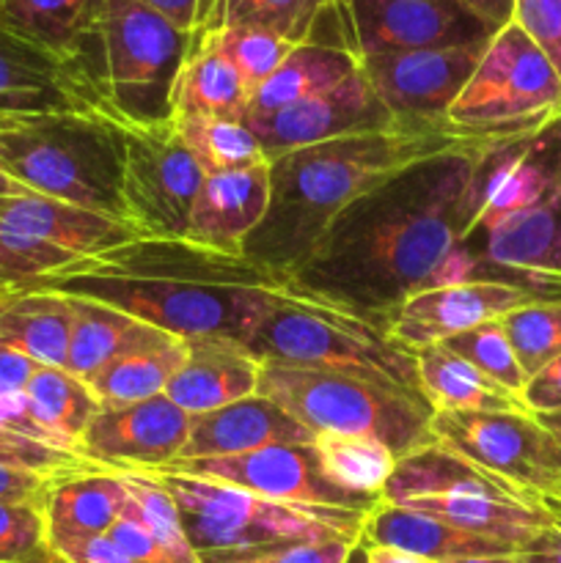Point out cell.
I'll use <instances>...</instances> for the list:
<instances>
[{
	"label": "cell",
	"instance_id": "6da1fadb",
	"mask_svg": "<svg viewBox=\"0 0 561 563\" xmlns=\"http://www.w3.org/2000/svg\"><path fill=\"white\" fill-rule=\"evenodd\" d=\"M522 141H487L402 170L333 220L292 273L302 289L388 317L407 297L479 275L471 242L490 154Z\"/></svg>",
	"mask_w": 561,
	"mask_h": 563
},
{
	"label": "cell",
	"instance_id": "7a4b0ae2",
	"mask_svg": "<svg viewBox=\"0 0 561 563\" xmlns=\"http://www.w3.org/2000/svg\"><path fill=\"white\" fill-rule=\"evenodd\" d=\"M289 284L292 275L185 236H138L75 258L36 289L99 300L182 341L245 344L264 302Z\"/></svg>",
	"mask_w": 561,
	"mask_h": 563
},
{
	"label": "cell",
	"instance_id": "3957f363",
	"mask_svg": "<svg viewBox=\"0 0 561 563\" xmlns=\"http://www.w3.org/2000/svg\"><path fill=\"white\" fill-rule=\"evenodd\" d=\"M487 141L520 137L484 135L454 124L396 121L388 130L336 137L270 159V209L245 242V256L292 275L352 203L372 196L413 165Z\"/></svg>",
	"mask_w": 561,
	"mask_h": 563
},
{
	"label": "cell",
	"instance_id": "277c9868",
	"mask_svg": "<svg viewBox=\"0 0 561 563\" xmlns=\"http://www.w3.org/2000/svg\"><path fill=\"white\" fill-rule=\"evenodd\" d=\"M245 346L262 361L366 374L418 394L416 352L391 335L388 317L341 306L295 280L264 302Z\"/></svg>",
	"mask_w": 561,
	"mask_h": 563
},
{
	"label": "cell",
	"instance_id": "5b68a950",
	"mask_svg": "<svg viewBox=\"0 0 561 563\" xmlns=\"http://www.w3.org/2000/svg\"><path fill=\"white\" fill-rule=\"evenodd\" d=\"M179 31L135 0H102L97 22L69 64L102 115L163 124L170 121V88L190 49Z\"/></svg>",
	"mask_w": 561,
	"mask_h": 563
},
{
	"label": "cell",
	"instance_id": "8992f818",
	"mask_svg": "<svg viewBox=\"0 0 561 563\" xmlns=\"http://www.w3.org/2000/svg\"><path fill=\"white\" fill-rule=\"evenodd\" d=\"M0 168L38 196L127 220L110 115L69 110L0 119Z\"/></svg>",
	"mask_w": 561,
	"mask_h": 563
},
{
	"label": "cell",
	"instance_id": "52a82bcc",
	"mask_svg": "<svg viewBox=\"0 0 561 563\" xmlns=\"http://www.w3.org/2000/svg\"><path fill=\"white\" fill-rule=\"evenodd\" d=\"M258 396L317 434H358L407 456L435 443L432 410L421 394L396 388L366 374L262 361Z\"/></svg>",
	"mask_w": 561,
	"mask_h": 563
},
{
	"label": "cell",
	"instance_id": "ba28073f",
	"mask_svg": "<svg viewBox=\"0 0 561 563\" xmlns=\"http://www.w3.org/2000/svg\"><path fill=\"white\" fill-rule=\"evenodd\" d=\"M179 504L198 559L302 542H361L369 511L289 504L170 471H148Z\"/></svg>",
	"mask_w": 561,
	"mask_h": 563
},
{
	"label": "cell",
	"instance_id": "9c48e42d",
	"mask_svg": "<svg viewBox=\"0 0 561 563\" xmlns=\"http://www.w3.org/2000/svg\"><path fill=\"white\" fill-rule=\"evenodd\" d=\"M383 500L424 511L462 531L495 539L526 553L553 517L482 467L471 465L446 445L432 443L402 456L385 484Z\"/></svg>",
	"mask_w": 561,
	"mask_h": 563
},
{
	"label": "cell",
	"instance_id": "30bf717a",
	"mask_svg": "<svg viewBox=\"0 0 561 563\" xmlns=\"http://www.w3.org/2000/svg\"><path fill=\"white\" fill-rule=\"evenodd\" d=\"M561 115V77L542 49L509 22L484 47L449 124L484 135L534 141Z\"/></svg>",
	"mask_w": 561,
	"mask_h": 563
},
{
	"label": "cell",
	"instance_id": "8fae6325",
	"mask_svg": "<svg viewBox=\"0 0 561 563\" xmlns=\"http://www.w3.org/2000/svg\"><path fill=\"white\" fill-rule=\"evenodd\" d=\"M435 443L501 478L561 522V449L531 412H432Z\"/></svg>",
	"mask_w": 561,
	"mask_h": 563
},
{
	"label": "cell",
	"instance_id": "7c38bea8",
	"mask_svg": "<svg viewBox=\"0 0 561 563\" xmlns=\"http://www.w3.org/2000/svg\"><path fill=\"white\" fill-rule=\"evenodd\" d=\"M113 119V115H110ZM121 143V201L141 236H185L204 174L174 124L113 119Z\"/></svg>",
	"mask_w": 561,
	"mask_h": 563
},
{
	"label": "cell",
	"instance_id": "4fadbf2b",
	"mask_svg": "<svg viewBox=\"0 0 561 563\" xmlns=\"http://www.w3.org/2000/svg\"><path fill=\"white\" fill-rule=\"evenodd\" d=\"M487 42L462 47L380 53L361 60V71L383 108L399 124H449V110L471 80Z\"/></svg>",
	"mask_w": 561,
	"mask_h": 563
},
{
	"label": "cell",
	"instance_id": "5bb4252c",
	"mask_svg": "<svg viewBox=\"0 0 561 563\" xmlns=\"http://www.w3.org/2000/svg\"><path fill=\"white\" fill-rule=\"evenodd\" d=\"M336 9L358 60L405 49L462 47L495 36L460 0H350Z\"/></svg>",
	"mask_w": 561,
	"mask_h": 563
},
{
	"label": "cell",
	"instance_id": "9a60e30c",
	"mask_svg": "<svg viewBox=\"0 0 561 563\" xmlns=\"http://www.w3.org/2000/svg\"><path fill=\"white\" fill-rule=\"evenodd\" d=\"M248 130L256 135L264 157L275 159L297 148L319 146L336 137L361 135L394 126V115L383 108L363 71L346 77L322 93L273 110V113H245Z\"/></svg>",
	"mask_w": 561,
	"mask_h": 563
},
{
	"label": "cell",
	"instance_id": "2e32d148",
	"mask_svg": "<svg viewBox=\"0 0 561 563\" xmlns=\"http://www.w3.org/2000/svg\"><path fill=\"white\" fill-rule=\"evenodd\" d=\"M163 471L209 478V482L248 489V493H256L262 498L289 500V504L372 511L383 500H361L336 489L324 478V473L319 471L314 445H267V449H256L237 456L176 462V465L163 467Z\"/></svg>",
	"mask_w": 561,
	"mask_h": 563
},
{
	"label": "cell",
	"instance_id": "e0dca14e",
	"mask_svg": "<svg viewBox=\"0 0 561 563\" xmlns=\"http://www.w3.org/2000/svg\"><path fill=\"white\" fill-rule=\"evenodd\" d=\"M190 434V416L168 396L135 405L102 407L82 432L77 456L102 471H163L179 460Z\"/></svg>",
	"mask_w": 561,
	"mask_h": 563
},
{
	"label": "cell",
	"instance_id": "ac0fdd59",
	"mask_svg": "<svg viewBox=\"0 0 561 563\" xmlns=\"http://www.w3.org/2000/svg\"><path fill=\"white\" fill-rule=\"evenodd\" d=\"M537 300L522 286L498 278H471L465 284L438 286L407 297L388 313V330L410 352L446 344L454 335L498 322L515 308Z\"/></svg>",
	"mask_w": 561,
	"mask_h": 563
},
{
	"label": "cell",
	"instance_id": "d6986e66",
	"mask_svg": "<svg viewBox=\"0 0 561 563\" xmlns=\"http://www.w3.org/2000/svg\"><path fill=\"white\" fill-rule=\"evenodd\" d=\"M476 234L484 236L479 267L501 273V280L522 286L537 297H561V190L531 207L512 212Z\"/></svg>",
	"mask_w": 561,
	"mask_h": 563
},
{
	"label": "cell",
	"instance_id": "ffe728a7",
	"mask_svg": "<svg viewBox=\"0 0 561 563\" xmlns=\"http://www.w3.org/2000/svg\"><path fill=\"white\" fill-rule=\"evenodd\" d=\"M69 110L97 113L69 58L0 31V119Z\"/></svg>",
	"mask_w": 561,
	"mask_h": 563
},
{
	"label": "cell",
	"instance_id": "44dd1931",
	"mask_svg": "<svg viewBox=\"0 0 561 563\" xmlns=\"http://www.w3.org/2000/svg\"><path fill=\"white\" fill-rule=\"evenodd\" d=\"M267 209L270 163L207 174L193 203L185 240L209 251L245 256V242L262 225Z\"/></svg>",
	"mask_w": 561,
	"mask_h": 563
},
{
	"label": "cell",
	"instance_id": "7402d4cb",
	"mask_svg": "<svg viewBox=\"0 0 561 563\" xmlns=\"http://www.w3.org/2000/svg\"><path fill=\"white\" fill-rule=\"evenodd\" d=\"M262 357L231 339L187 341L185 361L170 377L168 396L190 418L237 405L258 394Z\"/></svg>",
	"mask_w": 561,
	"mask_h": 563
},
{
	"label": "cell",
	"instance_id": "603a6c76",
	"mask_svg": "<svg viewBox=\"0 0 561 563\" xmlns=\"http://www.w3.org/2000/svg\"><path fill=\"white\" fill-rule=\"evenodd\" d=\"M314 434L286 416L275 401L251 396L237 405L220 407L207 416L190 418V434L176 462L237 456L267 445H311ZM170 462V465H176Z\"/></svg>",
	"mask_w": 561,
	"mask_h": 563
},
{
	"label": "cell",
	"instance_id": "cb8c5ba5",
	"mask_svg": "<svg viewBox=\"0 0 561 563\" xmlns=\"http://www.w3.org/2000/svg\"><path fill=\"white\" fill-rule=\"evenodd\" d=\"M361 69V60L344 38L339 11L330 9L308 42L297 44L284 64L253 91L248 113H273L339 86Z\"/></svg>",
	"mask_w": 561,
	"mask_h": 563
},
{
	"label": "cell",
	"instance_id": "d4e9b609",
	"mask_svg": "<svg viewBox=\"0 0 561 563\" xmlns=\"http://www.w3.org/2000/svg\"><path fill=\"white\" fill-rule=\"evenodd\" d=\"M0 223L38 236L44 242H53L75 258L94 256V253L110 251V247L141 236V231L130 220L91 212V209L38 196V192H28V196H16L0 203Z\"/></svg>",
	"mask_w": 561,
	"mask_h": 563
},
{
	"label": "cell",
	"instance_id": "484cf974",
	"mask_svg": "<svg viewBox=\"0 0 561 563\" xmlns=\"http://www.w3.org/2000/svg\"><path fill=\"white\" fill-rule=\"evenodd\" d=\"M127 498L130 495L113 471L88 465L80 471L55 473L38 498L47 542L108 533L127 506Z\"/></svg>",
	"mask_w": 561,
	"mask_h": 563
},
{
	"label": "cell",
	"instance_id": "4316f807",
	"mask_svg": "<svg viewBox=\"0 0 561 563\" xmlns=\"http://www.w3.org/2000/svg\"><path fill=\"white\" fill-rule=\"evenodd\" d=\"M363 539L383 548H396L402 553L418 555L429 563H446L473 555H515L520 550L509 548L495 539L462 531L424 511L405 509V506L380 500L366 517Z\"/></svg>",
	"mask_w": 561,
	"mask_h": 563
},
{
	"label": "cell",
	"instance_id": "83f0119b",
	"mask_svg": "<svg viewBox=\"0 0 561 563\" xmlns=\"http://www.w3.org/2000/svg\"><path fill=\"white\" fill-rule=\"evenodd\" d=\"M69 297V295H66ZM72 302V330L69 350H66V372L88 383L97 372H102L110 361L127 355L141 346L157 344L170 333L141 322L130 313L113 306H105L88 297H69Z\"/></svg>",
	"mask_w": 561,
	"mask_h": 563
},
{
	"label": "cell",
	"instance_id": "f1b7e54d",
	"mask_svg": "<svg viewBox=\"0 0 561 563\" xmlns=\"http://www.w3.org/2000/svg\"><path fill=\"white\" fill-rule=\"evenodd\" d=\"M251 97V86L242 80L234 64L220 53L212 36L207 31L193 33L185 64L170 88V119L187 113L245 119Z\"/></svg>",
	"mask_w": 561,
	"mask_h": 563
},
{
	"label": "cell",
	"instance_id": "f546056e",
	"mask_svg": "<svg viewBox=\"0 0 561 563\" xmlns=\"http://www.w3.org/2000/svg\"><path fill=\"white\" fill-rule=\"evenodd\" d=\"M416 372L418 394L432 412H528L520 396L484 377L446 344L418 350Z\"/></svg>",
	"mask_w": 561,
	"mask_h": 563
},
{
	"label": "cell",
	"instance_id": "4dcf8cb0",
	"mask_svg": "<svg viewBox=\"0 0 561 563\" xmlns=\"http://www.w3.org/2000/svg\"><path fill=\"white\" fill-rule=\"evenodd\" d=\"M72 302L47 289L0 291V341L20 350L38 366H66Z\"/></svg>",
	"mask_w": 561,
	"mask_h": 563
},
{
	"label": "cell",
	"instance_id": "1f68e13d",
	"mask_svg": "<svg viewBox=\"0 0 561 563\" xmlns=\"http://www.w3.org/2000/svg\"><path fill=\"white\" fill-rule=\"evenodd\" d=\"M102 0H0V31L72 58L97 22Z\"/></svg>",
	"mask_w": 561,
	"mask_h": 563
},
{
	"label": "cell",
	"instance_id": "d6a6232c",
	"mask_svg": "<svg viewBox=\"0 0 561 563\" xmlns=\"http://www.w3.org/2000/svg\"><path fill=\"white\" fill-rule=\"evenodd\" d=\"M185 352L187 341L168 335L157 344L141 346V350L116 357L102 372L94 374L86 385L102 407H121L154 399V396L165 394L170 377L179 372L182 361H185Z\"/></svg>",
	"mask_w": 561,
	"mask_h": 563
},
{
	"label": "cell",
	"instance_id": "836d02e7",
	"mask_svg": "<svg viewBox=\"0 0 561 563\" xmlns=\"http://www.w3.org/2000/svg\"><path fill=\"white\" fill-rule=\"evenodd\" d=\"M22 396H25L38 427L61 449L72 451V454H77V443H80L82 432L94 421V416L102 410L91 388L66 368L38 366Z\"/></svg>",
	"mask_w": 561,
	"mask_h": 563
},
{
	"label": "cell",
	"instance_id": "e575fe53",
	"mask_svg": "<svg viewBox=\"0 0 561 563\" xmlns=\"http://www.w3.org/2000/svg\"><path fill=\"white\" fill-rule=\"evenodd\" d=\"M319 471L341 493L361 500L383 498L385 484L394 476L399 456L385 443L358 434H317L314 438Z\"/></svg>",
	"mask_w": 561,
	"mask_h": 563
},
{
	"label": "cell",
	"instance_id": "d590c367",
	"mask_svg": "<svg viewBox=\"0 0 561 563\" xmlns=\"http://www.w3.org/2000/svg\"><path fill=\"white\" fill-rule=\"evenodd\" d=\"M170 124H174L176 135L185 143L187 152L201 165L204 174H220V170L267 163L256 135L248 130L245 119L187 113L174 115Z\"/></svg>",
	"mask_w": 561,
	"mask_h": 563
},
{
	"label": "cell",
	"instance_id": "8d00e7d4",
	"mask_svg": "<svg viewBox=\"0 0 561 563\" xmlns=\"http://www.w3.org/2000/svg\"><path fill=\"white\" fill-rule=\"evenodd\" d=\"M333 0H220L209 27H258L292 44L314 36Z\"/></svg>",
	"mask_w": 561,
	"mask_h": 563
},
{
	"label": "cell",
	"instance_id": "74e56055",
	"mask_svg": "<svg viewBox=\"0 0 561 563\" xmlns=\"http://www.w3.org/2000/svg\"><path fill=\"white\" fill-rule=\"evenodd\" d=\"M498 322L526 379L561 357V297H537Z\"/></svg>",
	"mask_w": 561,
	"mask_h": 563
},
{
	"label": "cell",
	"instance_id": "f35d334b",
	"mask_svg": "<svg viewBox=\"0 0 561 563\" xmlns=\"http://www.w3.org/2000/svg\"><path fill=\"white\" fill-rule=\"evenodd\" d=\"M116 476L124 484L127 495H130L132 506L141 515L143 526L148 528L154 539H157L160 548L165 550L174 563H201L198 553L193 550L190 539H187L185 522H182L179 504L174 500V495L152 476V473L141 471H113Z\"/></svg>",
	"mask_w": 561,
	"mask_h": 563
},
{
	"label": "cell",
	"instance_id": "ab89813d",
	"mask_svg": "<svg viewBox=\"0 0 561 563\" xmlns=\"http://www.w3.org/2000/svg\"><path fill=\"white\" fill-rule=\"evenodd\" d=\"M72 262L75 256L64 247L0 223V291L36 289Z\"/></svg>",
	"mask_w": 561,
	"mask_h": 563
},
{
	"label": "cell",
	"instance_id": "60d3db41",
	"mask_svg": "<svg viewBox=\"0 0 561 563\" xmlns=\"http://www.w3.org/2000/svg\"><path fill=\"white\" fill-rule=\"evenodd\" d=\"M204 31L212 36L220 53L234 64L251 91H256L297 47V44L286 42L275 33L258 31V27H204Z\"/></svg>",
	"mask_w": 561,
	"mask_h": 563
},
{
	"label": "cell",
	"instance_id": "b9f144b4",
	"mask_svg": "<svg viewBox=\"0 0 561 563\" xmlns=\"http://www.w3.org/2000/svg\"><path fill=\"white\" fill-rule=\"evenodd\" d=\"M451 352L465 357L473 368L498 383L509 394L520 396L522 385H526V374H522L520 363H517L515 352H512L509 339H506L501 322H487L482 328H473L468 333L454 335L446 341Z\"/></svg>",
	"mask_w": 561,
	"mask_h": 563
},
{
	"label": "cell",
	"instance_id": "7bdbcfd3",
	"mask_svg": "<svg viewBox=\"0 0 561 563\" xmlns=\"http://www.w3.org/2000/svg\"><path fill=\"white\" fill-rule=\"evenodd\" d=\"M47 548L38 500H0V563H22Z\"/></svg>",
	"mask_w": 561,
	"mask_h": 563
},
{
	"label": "cell",
	"instance_id": "ee69618b",
	"mask_svg": "<svg viewBox=\"0 0 561 563\" xmlns=\"http://www.w3.org/2000/svg\"><path fill=\"white\" fill-rule=\"evenodd\" d=\"M0 465L55 476V473L80 471V467H88L91 462L80 460V456L69 454V451L50 449V445L33 443V440H25L20 434H11L6 429H0Z\"/></svg>",
	"mask_w": 561,
	"mask_h": 563
},
{
	"label": "cell",
	"instance_id": "f6af8a7d",
	"mask_svg": "<svg viewBox=\"0 0 561 563\" xmlns=\"http://www.w3.org/2000/svg\"><path fill=\"white\" fill-rule=\"evenodd\" d=\"M358 542H302L251 550L234 555H207L201 563H344Z\"/></svg>",
	"mask_w": 561,
	"mask_h": 563
},
{
	"label": "cell",
	"instance_id": "bcb514c9",
	"mask_svg": "<svg viewBox=\"0 0 561 563\" xmlns=\"http://www.w3.org/2000/svg\"><path fill=\"white\" fill-rule=\"evenodd\" d=\"M512 22L522 27L561 77V0H515Z\"/></svg>",
	"mask_w": 561,
	"mask_h": 563
},
{
	"label": "cell",
	"instance_id": "7dc6e473",
	"mask_svg": "<svg viewBox=\"0 0 561 563\" xmlns=\"http://www.w3.org/2000/svg\"><path fill=\"white\" fill-rule=\"evenodd\" d=\"M108 537L124 550L135 563H174L165 555V550L160 548L157 539L148 533V528L143 526L141 515L132 506V500L127 498V506L121 509V515L116 517V522L110 526Z\"/></svg>",
	"mask_w": 561,
	"mask_h": 563
},
{
	"label": "cell",
	"instance_id": "c3c4849f",
	"mask_svg": "<svg viewBox=\"0 0 561 563\" xmlns=\"http://www.w3.org/2000/svg\"><path fill=\"white\" fill-rule=\"evenodd\" d=\"M47 548L69 563H135L108 533L53 539V542H47Z\"/></svg>",
	"mask_w": 561,
	"mask_h": 563
},
{
	"label": "cell",
	"instance_id": "681fc988",
	"mask_svg": "<svg viewBox=\"0 0 561 563\" xmlns=\"http://www.w3.org/2000/svg\"><path fill=\"white\" fill-rule=\"evenodd\" d=\"M185 33H198L215 22L220 0H135Z\"/></svg>",
	"mask_w": 561,
	"mask_h": 563
},
{
	"label": "cell",
	"instance_id": "f907efd6",
	"mask_svg": "<svg viewBox=\"0 0 561 563\" xmlns=\"http://www.w3.org/2000/svg\"><path fill=\"white\" fill-rule=\"evenodd\" d=\"M520 399L531 416L561 410V357L526 379Z\"/></svg>",
	"mask_w": 561,
	"mask_h": 563
},
{
	"label": "cell",
	"instance_id": "816d5d0a",
	"mask_svg": "<svg viewBox=\"0 0 561 563\" xmlns=\"http://www.w3.org/2000/svg\"><path fill=\"white\" fill-rule=\"evenodd\" d=\"M38 363L0 341V394H25Z\"/></svg>",
	"mask_w": 561,
	"mask_h": 563
},
{
	"label": "cell",
	"instance_id": "f5cc1de1",
	"mask_svg": "<svg viewBox=\"0 0 561 563\" xmlns=\"http://www.w3.org/2000/svg\"><path fill=\"white\" fill-rule=\"evenodd\" d=\"M53 476L0 465V500H38Z\"/></svg>",
	"mask_w": 561,
	"mask_h": 563
},
{
	"label": "cell",
	"instance_id": "db71d44e",
	"mask_svg": "<svg viewBox=\"0 0 561 563\" xmlns=\"http://www.w3.org/2000/svg\"><path fill=\"white\" fill-rule=\"evenodd\" d=\"M460 3L495 33L515 20V0H460Z\"/></svg>",
	"mask_w": 561,
	"mask_h": 563
},
{
	"label": "cell",
	"instance_id": "11a10c76",
	"mask_svg": "<svg viewBox=\"0 0 561 563\" xmlns=\"http://www.w3.org/2000/svg\"><path fill=\"white\" fill-rule=\"evenodd\" d=\"M522 555L534 563H561V522L544 528Z\"/></svg>",
	"mask_w": 561,
	"mask_h": 563
},
{
	"label": "cell",
	"instance_id": "9f6ffc18",
	"mask_svg": "<svg viewBox=\"0 0 561 563\" xmlns=\"http://www.w3.org/2000/svg\"><path fill=\"white\" fill-rule=\"evenodd\" d=\"M361 544H363V555H366V563H429L418 559V555L402 553V550L396 548H383V544H372L366 542V539H361Z\"/></svg>",
	"mask_w": 561,
	"mask_h": 563
},
{
	"label": "cell",
	"instance_id": "6f0895ef",
	"mask_svg": "<svg viewBox=\"0 0 561 563\" xmlns=\"http://www.w3.org/2000/svg\"><path fill=\"white\" fill-rule=\"evenodd\" d=\"M28 187H22L20 181L14 179V176L9 174V170L0 168V203L9 201V198H16V196H28Z\"/></svg>",
	"mask_w": 561,
	"mask_h": 563
},
{
	"label": "cell",
	"instance_id": "680465c9",
	"mask_svg": "<svg viewBox=\"0 0 561 563\" xmlns=\"http://www.w3.org/2000/svg\"><path fill=\"white\" fill-rule=\"evenodd\" d=\"M534 418H537L539 427H542L544 432H548L550 438L556 440V445H559V449H561V410L542 412V416H534Z\"/></svg>",
	"mask_w": 561,
	"mask_h": 563
},
{
	"label": "cell",
	"instance_id": "91938a15",
	"mask_svg": "<svg viewBox=\"0 0 561 563\" xmlns=\"http://www.w3.org/2000/svg\"><path fill=\"white\" fill-rule=\"evenodd\" d=\"M550 137H553V179L561 190V115L550 126Z\"/></svg>",
	"mask_w": 561,
	"mask_h": 563
},
{
	"label": "cell",
	"instance_id": "94428289",
	"mask_svg": "<svg viewBox=\"0 0 561 563\" xmlns=\"http://www.w3.org/2000/svg\"><path fill=\"white\" fill-rule=\"evenodd\" d=\"M526 555L515 553V555H473V559H457V561H446V563H522Z\"/></svg>",
	"mask_w": 561,
	"mask_h": 563
},
{
	"label": "cell",
	"instance_id": "6125c7cd",
	"mask_svg": "<svg viewBox=\"0 0 561 563\" xmlns=\"http://www.w3.org/2000/svg\"><path fill=\"white\" fill-rule=\"evenodd\" d=\"M22 563H69V561L61 559V555L53 553V550H50V548H44L42 553H36V555H33V559H28V561H22Z\"/></svg>",
	"mask_w": 561,
	"mask_h": 563
},
{
	"label": "cell",
	"instance_id": "be15d7a7",
	"mask_svg": "<svg viewBox=\"0 0 561 563\" xmlns=\"http://www.w3.org/2000/svg\"><path fill=\"white\" fill-rule=\"evenodd\" d=\"M344 563H366V555H363V544L361 542H358L355 548H352L350 559H346Z\"/></svg>",
	"mask_w": 561,
	"mask_h": 563
},
{
	"label": "cell",
	"instance_id": "e7e4bbea",
	"mask_svg": "<svg viewBox=\"0 0 561 563\" xmlns=\"http://www.w3.org/2000/svg\"><path fill=\"white\" fill-rule=\"evenodd\" d=\"M333 3L336 5H346V3H350V0H333Z\"/></svg>",
	"mask_w": 561,
	"mask_h": 563
},
{
	"label": "cell",
	"instance_id": "03108f58",
	"mask_svg": "<svg viewBox=\"0 0 561 563\" xmlns=\"http://www.w3.org/2000/svg\"><path fill=\"white\" fill-rule=\"evenodd\" d=\"M522 563H534V561H528V559H526V561H522Z\"/></svg>",
	"mask_w": 561,
	"mask_h": 563
}]
</instances>
